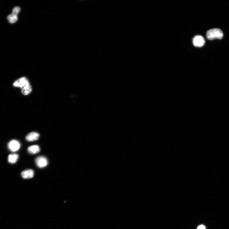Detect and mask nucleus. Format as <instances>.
Masks as SVG:
<instances>
[{
    "mask_svg": "<svg viewBox=\"0 0 229 229\" xmlns=\"http://www.w3.org/2000/svg\"><path fill=\"white\" fill-rule=\"evenodd\" d=\"M197 229H206V228L205 226L203 225H202L199 226L198 227Z\"/></svg>",
    "mask_w": 229,
    "mask_h": 229,
    "instance_id": "nucleus-13",
    "label": "nucleus"
},
{
    "mask_svg": "<svg viewBox=\"0 0 229 229\" xmlns=\"http://www.w3.org/2000/svg\"><path fill=\"white\" fill-rule=\"evenodd\" d=\"M7 19L8 22L11 24L15 23L18 20L17 15L13 13L8 15Z\"/></svg>",
    "mask_w": 229,
    "mask_h": 229,
    "instance_id": "nucleus-10",
    "label": "nucleus"
},
{
    "mask_svg": "<svg viewBox=\"0 0 229 229\" xmlns=\"http://www.w3.org/2000/svg\"><path fill=\"white\" fill-rule=\"evenodd\" d=\"M18 158L19 155L17 154H10L8 157V162L11 164L15 163L17 162Z\"/></svg>",
    "mask_w": 229,
    "mask_h": 229,
    "instance_id": "nucleus-11",
    "label": "nucleus"
},
{
    "mask_svg": "<svg viewBox=\"0 0 229 229\" xmlns=\"http://www.w3.org/2000/svg\"><path fill=\"white\" fill-rule=\"evenodd\" d=\"M28 152L31 154H36L40 152V149L37 145H33L29 147L27 149Z\"/></svg>",
    "mask_w": 229,
    "mask_h": 229,
    "instance_id": "nucleus-9",
    "label": "nucleus"
},
{
    "mask_svg": "<svg viewBox=\"0 0 229 229\" xmlns=\"http://www.w3.org/2000/svg\"><path fill=\"white\" fill-rule=\"evenodd\" d=\"M206 35L208 40H213L215 39H222L223 37V34L220 29L214 28L208 31Z\"/></svg>",
    "mask_w": 229,
    "mask_h": 229,
    "instance_id": "nucleus-1",
    "label": "nucleus"
},
{
    "mask_svg": "<svg viewBox=\"0 0 229 229\" xmlns=\"http://www.w3.org/2000/svg\"><path fill=\"white\" fill-rule=\"evenodd\" d=\"M34 175L33 170L32 169H27L23 170L21 174V176L24 179L32 178Z\"/></svg>",
    "mask_w": 229,
    "mask_h": 229,
    "instance_id": "nucleus-7",
    "label": "nucleus"
},
{
    "mask_svg": "<svg viewBox=\"0 0 229 229\" xmlns=\"http://www.w3.org/2000/svg\"><path fill=\"white\" fill-rule=\"evenodd\" d=\"M22 94L24 95H27L30 93L32 91V88L30 82L28 83L21 88Z\"/></svg>",
    "mask_w": 229,
    "mask_h": 229,
    "instance_id": "nucleus-8",
    "label": "nucleus"
},
{
    "mask_svg": "<svg viewBox=\"0 0 229 229\" xmlns=\"http://www.w3.org/2000/svg\"><path fill=\"white\" fill-rule=\"evenodd\" d=\"M36 162L37 166L40 168L46 167L48 164L47 159L43 156L37 158L36 159Z\"/></svg>",
    "mask_w": 229,
    "mask_h": 229,
    "instance_id": "nucleus-3",
    "label": "nucleus"
},
{
    "mask_svg": "<svg viewBox=\"0 0 229 229\" xmlns=\"http://www.w3.org/2000/svg\"><path fill=\"white\" fill-rule=\"evenodd\" d=\"M20 8L19 7H16L13 9L12 13L18 16V13L20 12Z\"/></svg>",
    "mask_w": 229,
    "mask_h": 229,
    "instance_id": "nucleus-12",
    "label": "nucleus"
},
{
    "mask_svg": "<svg viewBox=\"0 0 229 229\" xmlns=\"http://www.w3.org/2000/svg\"><path fill=\"white\" fill-rule=\"evenodd\" d=\"M9 149L12 152H16L20 149V143L18 141L15 140H11L8 145Z\"/></svg>",
    "mask_w": 229,
    "mask_h": 229,
    "instance_id": "nucleus-2",
    "label": "nucleus"
},
{
    "mask_svg": "<svg viewBox=\"0 0 229 229\" xmlns=\"http://www.w3.org/2000/svg\"><path fill=\"white\" fill-rule=\"evenodd\" d=\"M28 79L25 77H22L14 82L13 85L15 87H19L21 88L29 83Z\"/></svg>",
    "mask_w": 229,
    "mask_h": 229,
    "instance_id": "nucleus-5",
    "label": "nucleus"
},
{
    "mask_svg": "<svg viewBox=\"0 0 229 229\" xmlns=\"http://www.w3.org/2000/svg\"><path fill=\"white\" fill-rule=\"evenodd\" d=\"M205 40L204 38L201 36H196L193 39V43L194 45L197 47L203 46L205 43Z\"/></svg>",
    "mask_w": 229,
    "mask_h": 229,
    "instance_id": "nucleus-4",
    "label": "nucleus"
},
{
    "mask_svg": "<svg viewBox=\"0 0 229 229\" xmlns=\"http://www.w3.org/2000/svg\"><path fill=\"white\" fill-rule=\"evenodd\" d=\"M40 137V135L36 132H33L28 134L26 136V139L29 142H33L37 140Z\"/></svg>",
    "mask_w": 229,
    "mask_h": 229,
    "instance_id": "nucleus-6",
    "label": "nucleus"
}]
</instances>
